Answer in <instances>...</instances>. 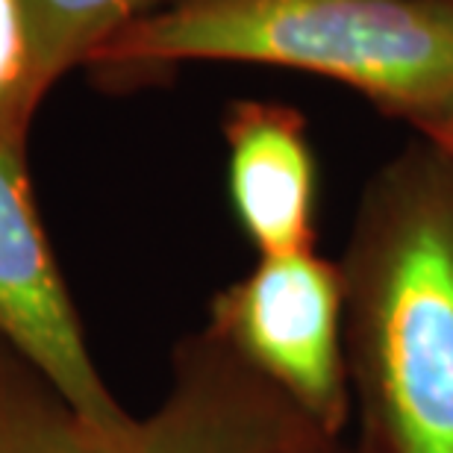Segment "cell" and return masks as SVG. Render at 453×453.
<instances>
[{"label":"cell","mask_w":453,"mask_h":453,"mask_svg":"<svg viewBox=\"0 0 453 453\" xmlns=\"http://www.w3.org/2000/svg\"><path fill=\"white\" fill-rule=\"evenodd\" d=\"M415 133L424 135V139L433 142L441 153H448V157L453 159V115L441 118V121H430V124L415 127Z\"/></svg>","instance_id":"cell-10"},{"label":"cell","mask_w":453,"mask_h":453,"mask_svg":"<svg viewBox=\"0 0 453 453\" xmlns=\"http://www.w3.org/2000/svg\"><path fill=\"white\" fill-rule=\"evenodd\" d=\"M321 436L210 330L171 357V386L144 418L104 424L74 410L0 336V453H295Z\"/></svg>","instance_id":"cell-3"},{"label":"cell","mask_w":453,"mask_h":453,"mask_svg":"<svg viewBox=\"0 0 453 453\" xmlns=\"http://www.w3.org/2000/svg\"><path fill=\"white\" fill-rule=\"evenodd\" d=\"M0 336L59 395L104 424L130 412L115 401L86 344L68 283L35 206L27 148L0 139Z\"/></svg>","instance_id":"cell-5"},{"label":"cell","mask_w":453,"mask_h":453,"mask_svg":"<svg viewBox=\"0 0 453 453\" xmlns=\"http://www.w3.org/2000/svg\"><path fill=\"white\" fill-rule=\"evenodd\" d=\"M224 142L235 221L259 257L315 250L319 165L303 112L235 101L224 115Z\"/></svg>","instance_id":"cell-6"},{"label":"cell","mask_w":453,"mask_h":453,"mask_svg":"<svg viewBox=\"0 0 453 453\" xmlns=\"http://www.w3.org/2000/svg\"><path fill=\"white\" fill-rule=\"evenodd\" d=\"M44 97L24 0H0V139L27 148Z\"/></svg>","instance_id":"cell-8"},{"label":"cell","mask_w":453,"mask_h":453,"mask_svg":"<svg viewBox=\"0 0 453 453\" xmlns=\"http://www.w3.org/2000/svg\"><path fill=\"white\" fill-rule=\"evenodd\" d=\"M206 330L321 436L342 439L353 388L339 262L319 250L265 253L212 297Z\"/></svg>","instance_id":"cell-4"},{"label":"cell","mask_w":453,"mask_h":453,"mask_svg":"<svg viewBox=\"0 0 453 453\" xmlns=\"http://www.w3.org/2000/svg\"><path fill=\"white\" fill-rule=\"evenodd\" d=\"M344 274L350 388L380 453H453V159L415 142L377 168Z\"/></svg>","instance_id":"cell-1"},{"label":"cell","mask_w":453,"mask_h":453,"mask_svg":"<svg viewBox=\"0 0 453 453\" xmlns=\"http://www.w3.org/2000/svg\"><path fill=\"white\" fill-rule=\"evenodd\" d=\"M186 62H248L342 83L421 127L453 115V0H168L88 59L144 86Z\"/></svg>","instance_id":"cell-2"},{"label":"cell","mask_w":453,"mask_h":453,"mask_svg":"<svg viewBox=\"0 0 453 453\" xmlns=\"http://www.w3.org/2000/svg\"><path fill=\"white\" fill-rule=\"evenodd\" d=\"M295 453H380L371 441H357V445H348L342 439H327V436H315L306 441L303 448H297Z\"/></svg>","instance_id":"cell-9"},{"label":"cell","mask_w":453,"mask_h":453,"mask_svg":"<svg viewBox=\"0 0 453 453\" xmlns=\"http://www.w3.org/2000/svg\"><path fill=\"white\" fill-rule=\"evenodd\" d=\"M153 6L157 0H24L44 92L50 95L68 71L86 68L106 42Z\"/></svg>","instance_id":"cell-7"}]
</instances>
